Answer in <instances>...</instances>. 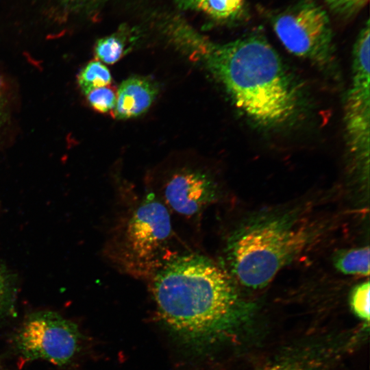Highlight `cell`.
Listing matches in <instances>:
<instances>
[{
    "mask_svg": "<svg viewBox=\"0 0 370 370\" xmlns=\"http://www.w3.org/2000/svg\"><path fill=\"white\" fill-rule=\"evenodd\" d=\"M193 52L222 85L233 104L266 128L291 123L301 107V91L269 42L251 35L223 44L201 40Z\"/></svg>",
    "mask_w": 370,
    "mask_h": 370,
    "instance_id": "1",
    "label": "cell"
},
{
    "mask_svg": "<svg viewBox=\"0 0 370 370\" xmlns=\"http://www.w3.org/2000/svg\"><path fill=\"white\" fill-rule=\"evenodd\" d=\"M149 280L162 320L190 343H203L221 333L240 308L233 278L200 254H177Z\"/></svg>",
    "mask_w": 370,
    "mask_h": 370,
    "instance_id": "2",
    "label": "cell"
},
{
    "mask_svg": "<svg viewBox=\"0 0 370 370\" xmlns=\"http://www.w3.org/2000/svg\"><path fill=\"white\" fill-rule=\"evenodd\" d=\"M119 189L115 195L103 255L119 271L149 280L177 255L173 249L171 214L149 190L139 194L130 188Z\"/></svg>",
    "mask_w": 370,
    "mask_h": 370,
    "instance_id": "3",
    "label": "cell"
},
{
    "mask_svg": "<svg viewBox=\"0 0 370 370\" xmlns=\"http://www.w3.org/2000/svg\"><path fill=\"white\" fill-rule=\"evenodd\" d=\"M314 233L293 212L251 217L227 240L224 255L227 273L245 287L261 288L306 249Z\"/></svg>",
    "mask_w": 370,
    "mask_h": 370,
    "instance_id": "4",
    "label": "cell"
},
{
    "mask_svg": "<svg viewBox=\"0 0 370 370\" xmlns=\"http://www.w3.org/2000/svg\"><path fill=\"white\" fill-rule=\"evenodd\" d=\"M273 27L289 52L323 69L333 64L330 20L315 3L303 1L286 9L273 19Z\"/></svg>",
    "mask_w": 370,
    "mask_h": 370,
    "instance_id": "5",
    "label": "cell"
},
{
    "mask_svg": "<svg viewBox=\"0 0 370 370\" xmlns=\"http://www.w3.org/2000/svg\"><path fill=\"white\" fill-rule=\"evenodd\" d=\"M79 338L75 323L56 312L40 311L30 314L23 322L16 343L26 359L64 365L77 353Z\"/></svg>",
    "mask_w": 370,
    "mask_h": 370,
    "instance_id": "6",
    "label": "cell"
},
{
    "mask_svg": "<svg viewBox=\"0 0 370 370\" xmlns=\"http://www.w3.org/2000/svg\"><path fill=\"white\" fill-rule=\"evenodd\" d=\"M370 30L362 28L354 43L352 79L345 106L348 148L355 160L368 168L370 140Z\"/></svg>",
    "mask_w": 370,
    "mask_h": 370,
    "instance_id": "7",
    "label": "cell"
},
{
    "mask_svg": "<svg viewBox=\"0 0 370 370\" xmlns=\"http://www.w3.org/2000/svg\"><path fill=\"white\" fill-rule=\"evenodd\" d=\"M167 208L185 219L199 218L219 197L217 184L206 171L193 167L177 169L149 190Z\"/></svg>",
    "mask_w": 370,
    "mask_h": 370,
    "instance_id": "8",
    "label": "cell"
},
{
    "mask_svg": "<svg viewBox=\"0 0 370 370\" xmlns=\"http://www.w3.org/2000/svg\"><path fill=\"white\" fill-rule=\"evenodd\" d=\"M158 92L156 84L145 77L133 76L120 85L114 108L119 119L137 116L146 111Z\"/></svg>",
    "mask_w": 370,
    "mask_h": 370,
    "instance_id": "9",
    "label": "cell"
},
{
    "mask_svg": "<svg viewBox=\"0 0 370 370\" xmlns=\"http://www.w3.org/2000/svg\"><path fill=\"white\" fill-rule=\"evenodd\" d=\"M369 256L368 246L343 249L334 256V264L344 274L367 276L369 274Z\"/></svg>",
    "mask_w": 370,
    "mask_h": 370,
    "instance_id": "10",
    "label": "cell"
},
{
    "mask_svg": "<svg viewBox=\"0 0 370 370\" xmlns=\"http://www.w3.org/2000/svg\"><path fill=\"white\" fill-rule=\"evenodd\" d=\"M112 77L108 69L99 60L89 62L79 72L77 82L84 95L91 90L108 86Z\"/></svg>",
    "mask_w": 370,
    "mask_h": 370,
    "instance_id": "11",
    "label": "cell"
},
{
    "mask_svg": "<svg viewBox=\"0 0 370 370\" xmlns=\"http://www.w3.org/2000/svg\"><path fill=\"white\" fill-rule=\"evenodd\" d=\"M97 58L107 64H114L124 54L125 42L118 35H112L97 40L95 45Z\"/></svg>",
    "mask_w": 370,
    "mask_h": 370,
    "instance_id": "12",
    "label": "cell"
},
{
    "mask_svg": "<svg viewBox=\"0 0 370 370\" xmlns=\"http://www.w3.org/2000/svg\"><path fill=\"white\" fill-rule=\"evenodd\" d=\"M369 282L355 286L350 295V305L354 314L367 322L369 321Z\"/></svg>",
    "mask_w": 370,
    "mask_h": 370,
    "instance_id": "13",
    "label": "cell"
},
{
    "mask_svg": "<svg viewBox=\"0 0 370 370\" xmlns=\"http://www.w3.org/2000/svg\"><path fill=\"white\" fill-rule=\"evenodd\" d=\"M90 106L99 112H108L115 107L116 96L114 90L108 86L95 88L86 95Z\"/></svg>",
    "mask_w": 370,
    "mask_h": 370,
    "instance_id": "14",
    "label": "cell"
},
{
    "mask_svg": "<svg viewBox=\"0 0 370 370\" xmlns=\"http://www.w3.org/2000/svg\"><path fill=\"white\" fill-rule=\"evenodd\" d=\"M242 3L243 0H204L199 9L214 18H225L235 14Z\"/></svg>",
    "mask_w": 370,
    "mask_h": 370,
    "instance_id": "15",
    "label": "cell"
},
{
    "mask_svg": "<svg viewBox=\"0 0 370 370\" xmlns=\"http://www.w3.org/2000/svg\"><path fill=\"white\" fill-rule=\"evenodd\" d=\"M369 0H325L328 6L340 14H350L362 8Z\"/></svg>",
    "mask_w": 370,
    "mask_h": 370,
    "instance_id": "16",
    "label": "cell"
},
{
    "mask_svg": "<svg viewBox=\"0 0 370 370\" xmlns=\"http://www.w3.org/2000/svg\"><path fill=\"white\" fill-rule=\"evenodd\" d=\"M9 97L5 82L0 77V134L9 118Z\"/></svg>",
    "mask_w": 370,
    "mask_h": 370,
    "instance_id": "17",
    "label": "cell"
},
{
    "mask_svg": "<svg viewBox=\"0 0 370 370\" xmlns=\"http://www.w3.org/2000/svg\"><path fill=\"white\" fill-rule=\"evenodd\" d=\"M8 289V281L7 276L0 267V309L6 299Z\"/></svg>",
    "mask_w": 370,
    "mask_h": 370,
    "instance_id": "18",
    "label": "cell"
},
{
    "mask_svg": "<svg viewBox=\"0 0 370 370\" xmlns=\"http://www.w3.org/2000/svg\"><path fill=\"white\" fill-rule=\"evenodd\" d=\"M260 370H306L297 365L279 363L266 367Z\"/></svg>",
    "mask_w": 370,
    "mask_h": 370,
    "instance_id": "19",
    "label": "cell"
},
{
    "mask_svg": "<svg viewBox=\"0 0 370 370\" xmlns=\"http://www.w3.org/2000/svg\"><path fill=\"white\" fill-rule=\"evenodd\" d=\"M183 8L199 9L204 0H175Z\"/></svg>",
    "mask_w": 370,
    "mask_h": 370,
    "instance_id": "20",
    "label": "cell"
},
{
    "mask_svg": "<svg viewBox=\"0 0 370 370\" xmlns=\"http://www.w3.org/2000/svg\"><path fill=\"white\" fill-rule=\"evenodd\" d=\"M68 7H77L97 0H59Z\"/></svg>",
    "mask_w": 370,
    "mask_h": 370,
    "instance_id": "21",
    "label": "cell"
}]
</instances>
